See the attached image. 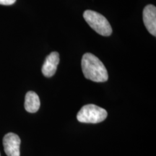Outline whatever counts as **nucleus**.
<instances>
[{"mask_svg":"<svg viewBox=\"0 0 156 156\" xmlns=\"http://www.w3.org/2000/svg\"><path fill=\"white\" fill-rule=\"evenodd\" d=\"M82 70L85 78L95 83L108 80V72L103 62L93 54L86 53L82 58Z\"/></svg>","mask_w":156,"mask_h":156,"instance_id":"1","label":"nucleus"},{"mask_svg":"<svg viewBox=\"0 0 156 156\" xmlns=\"http://www.w3.org/2000/svg\"><path fill=\"white\" fill-rule=\"evenodd\" d=\"M40 99L34 91H28L25 95V108L29 113H36L40 108Z\"/></svg>","mask_w":156,"mask_h":156,"instance_id":"7","label":"nucleus"},{"mask_svg":"<svg viewBox=\"0 0 156 156\" xmlns=\"http://www.w3.org/2000/svg\"><path fill=\"white\" fill-rule=\"evenodd\" d=\"M143 22L147 30L153 36H156V7L148 5L143 10Z\"/></svg>","mask_w":156,"mask_h":156,"instance_id":"5","label":"nucleus"},{"mask_svg":"<svg viewBox=\"0 0 156 156\" xmlns=\"http://www.w3.org/2000/svg\"><path fill=\"white\" fill-rule=\"evenodd\" d=\"M83 17L87 24L98 34L103 36H109L112 34L110 23L103 15L93 10H85Z\"/></svg>","mask_w":156,"mask_h":156,"instance_id":"2","label":"nucleus"},{"mask_svg":"<svg viewBox=\"0 0 156 156\" xmlns=\"http://www.w3.org/2000/svg\"><path fill=\"white\" fill-rule=\"evenodd\" d=\"M0 156H1V154H0Z\"/></svg>","mask_w":156,"mask_h":156,"instance_id":"9","label":"nucleus"},{"mask_svg":"<svg viewBox=\"0 0 156 156\" xmlns=\"http://www.w3.org/2000/svg\"><path fill=\"white\" fill-rule=\"evenodd\" d=\"M59 63V54L58 52L53 51L45 59L42 67V73L45 77H51L56 73L57 66Z\"/></svg>","mask_w":156,"mask_h":156,"instance_id":"6","label":"nucleus"},{"mask_svg":"<svg viewBox=\"0 0 156 156\" xmlns=\"http://www.w3.org/2000/svg\"><path fill=\"white\" fill-rule=\"evenodd\" d=\"M16 0H0V5H12L15 4Z\"/></svg>","mask_w":156,"mask_h":156,"instance_id":"8","label":"nucleus"},{"mask_svg":"<svg viewBox=\"0 0 156 156\" xmlns=\"http://www.w3.org/2000/svg\"><path fill=\"white\" fill-rule=\"evenodd\" d=\"M108 116V113L104 108L94 104H87L82 107L77 115L80 122L87 124H97L104 121Z\"/></svg>","mask_w":156,"mask_h":156,"instance_id":"3","label":"nucleus"},{"mask_svg":"<svg viewBox=\"0 0 156 156\" xmlns=\"http://www.w3.org/2000/svg\"><path fill=\"white\" fill-rule=\"evenodd\" d=\"M21 140L17 134L9 132L5 134L3 138V146L7 156H20Z\"/></svg>","mask_w":156,"mask_h":156,"instance_id":"4","label":"nucleus"}]
</instances>
